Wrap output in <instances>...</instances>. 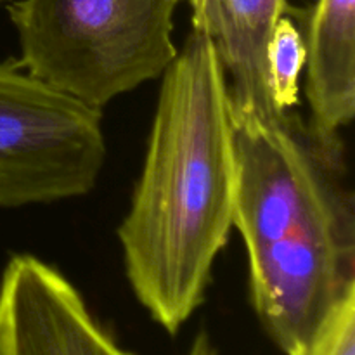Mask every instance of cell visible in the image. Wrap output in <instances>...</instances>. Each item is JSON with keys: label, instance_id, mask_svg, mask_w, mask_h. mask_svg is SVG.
<instances>
[{"label": "cell", "instance_id": "6da1fadb", "mask_svg": "<svg viewBox=\"0 0 355 355\" xmlns=\"http://www.w3.org/2000/svg\"><path fill=\"white\" fill-rule=\"evenodd\" d=\"M234 125L214 44L193 30L162 75L148 151L118 227L139 304L177 335L234 227Z\"/></svg>", "mask_w": 355, "mask_h": 355}, {"label": "cell", "instance_id": "7a4b0ae2", "mask_svg": "<svg viewBox=\"0 0 355 355\" xmlns=\"http://www.w3.org/2000/svg\"><path fill=\"white\" fill-rule=\"evenodd\" d=\"M179 0H14L17 64L103 111L114 97L162 78L179 49Z\"/></svg>", "mask_w": 355, "mask_h": 355}, {"label": "cell", "instance_id": "3957f363", "mask_svg": "<svg viewBox=\"0 0 355 355\" xmlns=\"http://www.w3.org/2000/svg\"><path fill=\"white\" fill-rule=\"evenodd\" d=\"M106 155L103 111L0 62V207L85 196Z\"/></svg>", "mask_w": 355, "mask_h": 355}, {"label": "cell", "instance_id": "277c9868", "mask_svg": "<svg viewBox=\"0 0 355 355\" xmlns=\"http://www.w3.org/2000/svg\"><path fill=\"white\" fill-rule=\"evenodd\" d=\"M234 125V229L246 252L352 200L342 186L338 137H322L293 111Z\"/></svg>", "mask_w": 355, "mask_h": 355}, {"label": "cell", "instance_id": "5b68a950", "mask_svg": "<svg viewBox=\"0 0 355 355\" xmlns=\"http://www.w3.org/2000/svg\"><path fill=\"white\" fill-rule=\"evenodd\" d=\"M248 262L260 322L284 354H295L355 290L352 200L252 250Z\"/></svg>", "mask_w": 355, "mask_h": 355}, {"label": "cell", "instance_id": "8992f818", "mask_svg": "<svg viewBox=\"0 0 355 355\" xmlns=\"http://www.w3.org/2000/svg\"><path fill=\"white\" fill-rule=\"evenodd\" d=\"M0 355H134L97 322L71 281L28 253L0 277Z\"/></svg>", "mask_w": 355, "mask_h": 355}, {"label": "cell", "instance_id": "52a82bcc", "mask_svg": "<svg viewBox=\"0 0 355 355\" xmlns=\"http://www.w3.org/2000/svg\"><path fill=\"white\" fill-rule=\"evenodd\" d=\"M193 30L214 44L227 78L232 121H269L283 116L272 101L267 54L286 0H189Z\"/></svg>", "mask_w": 355, "mask_h": 355}, {"label": "cell", "instance_id": "ba28073f", "mask_svg": "<svg viewBox=\"0 0 355 355\" xmlns=\"http://www.w3.org/2000/svg\"><path fill=\"white\" fill-rule=\"evenodd\" d=\"M304 40L311 127L338 137L355 114V0H318Z\"/></svg>", "mask_w": 355, "mask_h": 355}, {"label": "cell", "instance_id": "9c48e42d", "mask_svg": "<svg viewBox=\"0 0 355 355\" xmlns=\"http://www.w3.org/2000/svg\"><path fill=\"white\" fill-rule=\"evenodd\" d=\"M307 62V49L302 31L290 16H281L274 28L267 54L269 87L281 113L293 111L300 99V76Z\"/></svg>", "mask_w": 355, "mask_h": 355}, {"label": "cell", "instance_id": "30bf717a", "mask_svg": "<svg viewBox=\"0 0 355 355\" xmlns=\"http://www.w3.org/2000/svg\"><path fill=\"white\" fill-rule=\"evenodd\" d=\"M291 355H355V290L336 305L314 338Z\"/></svg>", "mask_w": 355, "mask_h": 355}, {"label": "cell", "instance_id": "8fae6325", "mask_svg": "<svg viewBox=\"0 0 355 355\" xmlns=\"http://www.w3.org/2000/svg\"><path fill=\"white\" fill-rule=\"evenodd\" d=\"M189 355H217V350H215L207 331L198 333L193 342V347L189 350Z\"/></svg>", "mask_w": 355, "mask_h": 355}]
</instances>
